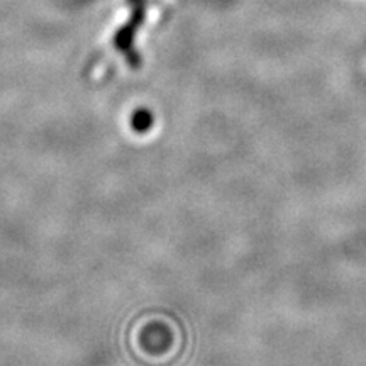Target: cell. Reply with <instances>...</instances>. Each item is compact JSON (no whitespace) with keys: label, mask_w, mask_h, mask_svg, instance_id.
Returning <instances> with one entry per match:
<instances>
[{"label":"cell","mask_w":366,"mask_h":366,"mask_svg":"<svg viewBox=\"0 0 366 366\" xmlns=\"http://www.w3.org/2000/svg\"><path fill=\"white\" fill-rule=\"evenodd\" d=\"M151 126V114H148L146 111H139L134 114L132 117V127L137 131H146Z\"/></svg>","instance_id":"6da1fadb"}]
</instances>
